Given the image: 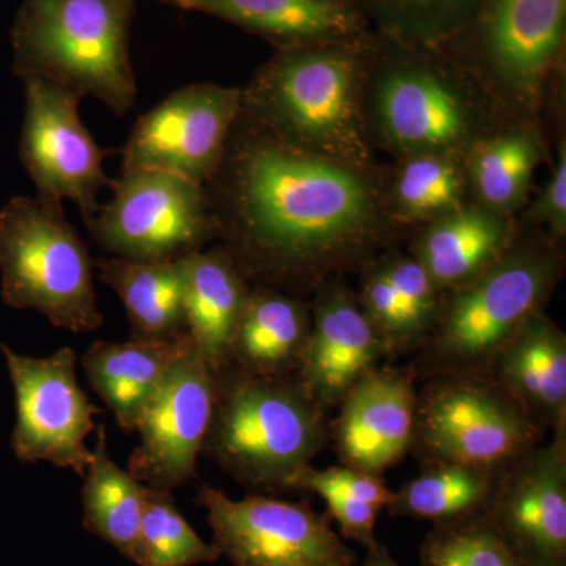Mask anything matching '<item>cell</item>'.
<instances>
[{"label":"cell","mask_w":566,"mask_h":566,"mask_svg":"<svg viewBox=\"0 0 566 566\" xmlns=\"http://www.w3.org/2000/svg\"><path fill=\"white\" fill-rule=\"evenodd\" d=\"M205 189L245 282L292 296L363 270L397 234L374 169L283 144L241 112Z\"/></svg>","instance_id":"cell-1"},{"label":"cell","mask_w":566,"mask_h":566,"mask_svg":"<svg viewBox=\"0 0 566 566\" xmlns=\"http://www.w3.org/2000/svg\"><path fill=\"white\" fill-rule=\"evenodd\" d=\"M365 82L349 41L283 50L241 88V115L283 144L374 169Z\"/></svg>","instance_id":"cell-2"},{"label":"cell","mask_w":566,"mask_h":566,"mask_svg":"<svg viewBox=\"0 0 566 566\" xmlns=\"http://www.w3.org/2000/svg\"><path fill=\"white\" fill-rule=\"evenodd\" d=\"M562 273L558 241L539 230H517L501 259L463 285L442 292L438 322L406 371L415 381L486 371L521 327L545 312Z\"/></svg>","instance_id":"cell-3"},{"label":"cell","mask_w":566,"mask_h":566,"mask_svg":"<svg viewBox=\"0 0 566 566\" xmlns=\"http://www.w3.org/2000/svg\"><path fill=\"white\" fill-rule=\"evenodd\" d=\"M327 441L326 411L296 375H253L233 365L214 374L202 453L241 485L286 490Z\"/></svg>","instance_id":"cell-4"},{"label":"cell","mask_w":566,"mask_h":566,"mask_svg":"<svg viewBox=\"0 0 566 566\" xmlns=\"http://www.w3.org/2000/svg\"><path fill=\"white\" fill-rule=\"evenodd\" d=\"M365 123L371 145L395 158L465 153L502 128L504 112L472 77L420 57L367 69Z\"/></svg>","instance_id":"cell-5"},{"label":"cell","mask_w":566,"mask_h":566,"mask_svg":"<svg viewBox=\"0 0 566 566\" xmlns=\"http://www.w3.org/2000/svg\"><path fill=\"white\" fill-rule=\"evenodd\" d=\"M126 0H28L17 31V73L98 99L115 115L136 102Z\"/></svg>","instance_id":"cell-6"},{"label":"cell","mask_w":566,"mask_h":566,"mask_svg":"<svg viewBox=\"0 0 566 566\" xmlns=\"http://www.w3.org/2000/svg\"><path fill=\"white\" fill-rule=\"evenodd\" d=\"M95 260L62 203L17 196L0 208V296L18 311H35L74 334L103 324Z\"/></svg>","instance_id":"cell-7"},{"label":"cell","mask_w":566,"mask_h":566,"mask_svg":"<svg viewBox=\"0 0 566 566\" xmlns=\"http://www.w3.org/2000/svg\"><path fill=\"white\" fill-rule=\"evenodd\" d=\"M543 436L488 371L434 376L417 394L411 452L424 465L455 463L501 471L542 444Z\"/></svg>","instance_id":"cell-8"},{"label":"cell","mask_w":566,"mask_h":566,"mask_svg":"<svg viewBox=\"0 0 566 566\" xmlns=\"http://www.w3.org/2000/svg\"><path fill=\"white\" fill-rule=\"evenodd\" d=\"M111 189L109 202L84 222L112 256L180 260L216 238L205 186L161 170L126 169Z\"/></svg>","instance_id":"cell-9"},{"label":"cell","mask_w":566,"mask_h":566,"mask_svg":"<svg viewBox=\"0 0 566 566\" xmlns=\"http://www.w3.org/2000/svg\"><path fill=\"white\" fill-rule=\"evenodd\" d=\"M212 545L233 566H353L356 553L312 506L263 494L240 501L202 485Z\"/></svg>","instance_id":"cell-10"},{"label":"cell","mask_w":566,"mask_h":566,"mask_svg":"<svg viewBox=\"0 0 566 566\" xmlns=\"http://www.w3.org/2000/svg\"><path fill=\"white\" fill-rule=\"evenodd\" d=\"M14 392L11 449L22 463L46 461L85 475L92 450L85 439L102 412L77 385L76 354L63 346L46 357L24 356L0 345Z\"/></svg>","instance_id":"cell-11"},{"label":"cell","mask_w":566,"mask_h":566,"mask_svg":"<svg viewBox=\"0 0 566 566\" xmlns=\"http://www.w3.org/2000/svg\"><path fill=\"white\" fill-rule=\"evenodd\" d=\"M241 112V88L200 82L170 93L134 123L123 170L151 169L207 186Z\"/></svg>","instance_id":"cell-12"},{"label":"cell","mask_w":566,"mask_h":566,"mask_svg":"<svg viewBox=\"0 0 566 566\" xmlns=\"http://www.w3.org/2000/svg\"><path fill=\"white\" fill-rule=\"evenodd\" d=\"M25 82L21 159L36 196L76 205L82 218L98 210V193L112 186L104 172L106 151L81 120L76 93L40 80Z\"/></svg>","instance_id":"cell-13"},{"label":"cell","mask_w":566,"mask_h":566,"mask_svg":"<svg viewBox=\"0 0 566 566\" xmlns=\"http://www.w3.org/2000/svg\"><path fill=\"white\" fill-rule=\"evenodd\" d=\"M214 400V374L196 345L175 360L142 411L140 442L128 471L145 486L172 493L197 479Z\"/></svg>","instance_id":"cell-14"},{"label":"cell","mask_w":566,"mask_h":566,"mask_svg":"<svg viewBox=\"0 0 566 566\" xmlns=\"http://www.w3.org/2000/svg\"><path fill=\"white\" fill-rule=\"evenodd\" d=\"M526 566H566V424L501 469L482 515Z\"/></svg>","instance_id":"cell-15"},{"label":"cell","mask_w":566,"mask_h":566,"mask_svg":"<svg viewBox=\"0 0 566 566\" xmlns=\"http://www.w3.org/2000/svg\"><path fill=\"white\" fill-rule=\"evenodd\" d=\"M566 0H488L483 87L502 109L534 115L565 39Z\"/></svg>","instance_id":"cell-16"},{"label":"cell","mask_w":566,"mask_h":566,"mask_svg":"<svg viewBox=\"0 0 566 566\" xmlns=\"http://www.w3.org/2000/svg\"><path fill=\"white\" fill-rule=\"evenodd\" d=\"M311 329L296 375L324 411L386 359V346L344 277L324 282L311 305Z\"/></svg>","instance_id":"cell-17"},{"label":"cell","mask_w":566,"mask_h":566,"mask_svg":"<svg viewBox=\"0 0 566 566\" xmlns=\"http://www.w3.org/2000/svg\"><path fill=\"white\" fill-rule=\"evenodd\" d=\"M417 390L406 370L376 367L352 387L329 428L346 468L381 475L411 452Z\"/></svg>","instance_id":"cell-18"},{"label":"cell","mask_w":566,"mask_h":566,"mask_svg":"<svg viewBox=\"0 0 566 566\" xmlns=\"http://www.w3.org/2000/svg\"><path fill=\"white\" fill-rule=\"evenodd\" d=\"M486 371L543 433L566 424V335L545 312L521 327Z\"/></svg>","instance_id":"cell-19"},{"label":"cell","mask_w":566,"mask_h":566,"mask_svg":"<svg viewBox=\"0 0 566 566\" xmlns=\"http://www.w3.org/2000/svg\"><path fill=\"white\" fill-rule=\"evenodd\" d=\"M517 230L515 216L499 214L471 200L460 210L420 226L409 253L434 285L447 292L501 259Z\"/></svg>","instance_id":"cell-20"},{"label":"cell","mask_w":566,"mask_h":566,"mask_svg":"<svg viewBox=\"0 0 566 566\" xmlns=\"http://www.w3.org/2000/svg\"><path fill=\"white\" fill-rule=\"evenodd\" d=\"M192 346L188 331L167 338L96 342L82 356V367L122 431L133 434L164 376Z\"/></svg>","instance_id":"cell-21"},{"label":"cell","mask_w":566,"mask_h":566,"mask_svg":"<svg viewBox=\"0 0 566 566\" xmlns=\"http://www.w3.org/2000/svg\"><path fill=\"white\" fill-rule=\"evenodd\" d=\"M186 329L212 374L232 365V342L251 285L219 245L180 259Z\"/></svg>","instance_id":"cell-22"},{"label":"cell","mask_w":566,"mask_h":566,"mask_svg":"<svg viewBox=\"0 0 566 566\" xmlns=\"http://www.w3.org/2000/svg\"><path fill=\"white\" fill-rule=\"evenodd\" d=\"M177 6L234 22L283 50L344 43L360 32L359 17L345 0H178Z\"/></svg>","instance_id":"cell-23"},{"label":"cell","mask_w":566,"mask_h":566,"mask_svg":"<svg viewBox=\"0 0 566 566\" xmlns=\"http://www.w3.org/2000/svg\"><path fill=\"white\" fill-rule=\"evenodd\" d=\"M311 304L251 286L232 342L233 367L253 375H294L311 329Z\"/></svg>","instance_id":"cell-24"},{"label":"cell","mask_w":566,"mask_h":566,"mask_svg":"<svg viewBox=\"0 0 566 566\" xmlns=\"http://www.w3.org/2000/svg\"><path fill=\"white\" fill-rule=\"evenodd\" d=\"M543 158L545 145L534 123L502 126L464 155L472 200L499 214L515 216L527 203Z\"/></svg>","instance_id":"cell-25"},{"label":"cell","mask_w":566,"mask_h":566,"mask_svg":"<svg viewBox=\"0 0 566 566\" xmlns=\"http://www.w3.org/2000/svg\"><path fill=\"white\" fill-rule=\"evenodd\" d=\"M99 281L120 297L133 337L167 338L186 333L185 286L180 260L142 262L95 260Z\"/></svg>","instance_id":"cell-26"},{"label":"cell","mask_w":566,"mask_h":566,"mask_svg":"<svg viewBox=\"0 0 566 566\" xmlns=\"http://www.w3.org/2000/svg\"><path fill=\"white\" fill-rule=\"evenodd\" d=\"M82 485V526L133 560L145 505V485L107 452L106 428H98Z\"/></svg>","instance_id":"cell-27"},{"label":"cell","mask_w":566,"mask_h":566,"mask_svg":"<svg viewBox=\"0 0 566 566\" xmlns=\"http://www.w3.org/2000/svg\"><path fill=\"white\" fill-rule=\"evenodd\" d=\"M501 471L455 463L428 464L422 475L394 491L387 512L394 517L460 523L485 513Z\"/></svg>","instance_id":"cell-28"},{"label":"cell","mask_w":566,"mask_h":566,"mask_svg":"<svg viewBox=\"0 0 566 566\" xmlns=\"http://www.w3.org/2000/svg\"><path fill=\"white\" fill-rule=\"evenodd\" d=\"M387 211L398 227L424 226L471 202L464 158L417 155L398 159L385 188Z\"/></svg>","instance_id":"cell-29"},{"label":"cell","mask_w":566,"mask_h":566,"mask_svg":"<svg viewBox=\"0 0 566 566\" xmlns=\"http://www.w3.org/2000/svg\"><path fill=\"white\" fill-rule=\"evenodd\" d=\"M286 490L311 491L324 499L327 515L340 528L344 538L371 547L375 538L376 517L394 499V491L381 475L367 474L352 468H329L324 471L301 469L290 480Z\"/></svg>","instance_id":"cell-30"},{"label":"cell","mask_w":566,"mask_h":566,"mask_svg":"<svg viewBox=\"0 0 566 566\" xmlns=\"http://www.w3.org/2000/svg\"><path fill=\"white\" fill-rule=\"evenodd\" d=\"M175 504L172 493L145 486V505L133 560L137 566H197L219 560Z\"/></svg>","instance_id":"cell-31"},{"label":"cell","mask_w":566,"mask_h":566,"mask_svg":"<svg viewBox=\"0 0 566 566\" xmlns=\"http://www.w3.org/2000/svg\"><path fill=\"white\" fill-rule=\"evenodd\" d=\"M422 566H526L483 517L434 526L420 547Z\"/></svg>","instance_id":"cell-32"},{"label":"cell","mask_w":566,"mask_h":566,"mask_svg":"<svg viewBox=\"0 0 566 566\" xmlns=\"http://www.w3.org/2000/svg\"><path fill=\"white\" fill-rule=\"evenodd\" d=\"M387 31L411 43L430 44L460 29L488 0H367Z\"/></svg>","instance_id":"cell-33"},{"label":"cell","mask_w":566,"mask_h":566,"mask_svg":"<svg viewBox=\"0 0 566 566\" xmlns=\"http://www.w3.org/2000/svg\"><path fill=\"white\" fill-rule=\"evenodd\" d=\"M376 262L392 285L417 353L427 344L438 322L442 292L411 253L382 252Z\"/></svg>","instance_id":"cell-34"},{"label":"cell","mask_w":566,"mask_h":566,"mask_svg":"<svg viewBox=\"0 0 566 566\" xmlns=\"http://www.w3.org/2000/svg\"><path fill=\"white\" fill-rule=\"evenodd\" d=\"M524 226L560 243L566 234V144H558L553 172L535 202L524 212Z\"/></svg>","instance_id":"cell-35"},{"label":"cell","mask_w":566,"mask_h":566,"mask_svg":"<svg viewBox=\"0 0 566 566\" xmlns=\"http://www.w3.org/2000/svg\"><path fill=\"white\" fill-rule=\"evenodd\" d=\"M364 566H400L390 556L389 549L381 543L376 542L374 546L368 547L367 558Z\"/></svg>","instance_id":"cell-36"},{"label":"cell","mask_w":566,"mask_h":566,"mask_svg":"<svg viewBox=\"0 0 566 566\" xmlns=\"http://www.w3.org/2000/svg\"><path fill=\"white\" fill-rule=\"evenodd\" d=\"M126 2H129V0H126ZM170 2L177 3L178 0H170Z\"/></svg>","instance_id":"cell-37"}]
</instances>
